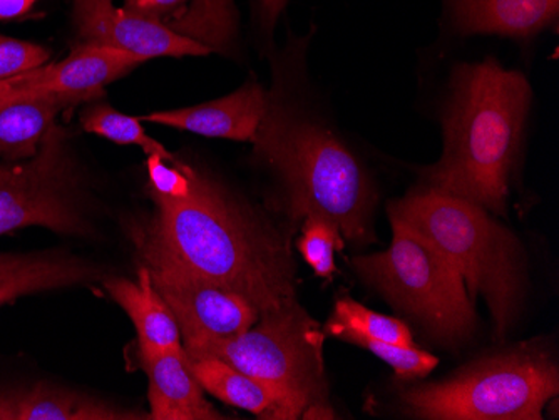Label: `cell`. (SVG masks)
Segmentation results:
<instances>
[{"mask_svg":"<svg viewBox=\"0 0 559 420\" xmlns=\"http://www.w3.org/2000/svg\"><path fill=\"white\" fill-rule=\"evenodd\" d=\"M292 230L194 169L190 194L156 202L128 231L205 280L250 300L260 315L297 299Z\"/></svg>","mask_w":559,"mask_h":420,"instance_id":"6da1fadb","label":"cell"},{"mask_svg":"<svg viewBox=\"0 0 559 420\" xmlns=\"http://www.w3.org/2000/svg\"><path fill=\"white\" fill-rule=\"evenodd\" d=\"M530 105L521 72L495 59L460 65L444 115V153L424 171L427 188L504 215Z\"/></svg>","mask_w":559,"mask_h":420,"instance_id":"7a4b0ae2","label":"cell"},{"mask_svg":"<svg viewBox=\"0 0 559 420\" xmlns=\"http://www.w3.org/2000/svg\"><path fill=\"white\" fill-rule=\"evenodd\" d=\"M253 144L275 177L276 206L290 224L320 215L334 221L352 243L372 240V181L334 131L269 96Z\"/></svg>","mask_w":559,"mask_h":420,"instance_id":"3957f363","label":"cell"},{"mask_svg":"<svg viewBox=\"0 0 559 420\" xmlns=\"http://www.w3.org/2000/svg\"><path fill=\"white\" fill-rule=\"evenodd\" d=\"M389 215L441 253L463 278L471 299L485 297L495 335L504 337L523 290V259L513 233L483 206L432 188L411 191L389 206Z\"/></svg>","mask_w":559,"mask_h":420,"instance_id":"277c9868","label":"cell"},{"mask_svg":"<svg viewBox=\"0 0 559 420\" xmlns=\"http://www.w3.org/2000/svg\"><path fill=\"white\" fill-rule=\"evenodd\" d=\"M185 350L225 360L275 397L272 420L332 419L323 341L325 332L297 299L260 316L235 337L181 334Z\"/></svg>","mask_w":559,"mask_h":420,"instance_id":"5b68a950","label":"cell"},{"mask_svg":"<svg viewBox=\"0 0 559 420\" xmlns=\"http://www.w3.org/2000/svg\"><path fill=\"white\" fill-rule=\"evenodd\" d=\"M558 367L538 353L492 357L461 374L402 392L405 413L429 420H539L556 397Z\"/></svg>","mask_w":559,"mask_h":420,"instance_id":"8992f818","label":"cell"},{"mask_svg":"<svg viewBox=\"0 0 559 420\" xmlns=\"http://www.w3.org/2000/svg\"><path fill=\"white\" fill-rule=\"evenodd\" d=\"M391 224V247L385 252L357 256L355 269L442 341L457 344L469 337L476 312L461 275L411 228L394 218Z\"/></svg>","mask_w":559,"mask_h":420,"instance_id":"52a82bcc","label":"cell"},{"mask_svg":"<svg viewBox=\"0 0 559 420\" xmlns=\"http://www.w3.org/2000/svg\"><path fill=\"white\" fill-rule=\"evenodd\" d=\"M27 227L86 237L93 233L83 180L68 131L50 128L33 158L0 165V237Z\"/></svg>","mask_w":559,"mask_h":420,"instance_id":"ba28073f","label":"cell"},{"mask_svg":"<svg viewBox=\"0 0 559 420\" xmlns=\"http://www.w3.org/2000/svg\"><path fill=\"white\" fill-rule=\"evenodd\" d=\"M138 259L151 281L171 309L181 334L235 337L259 322L257 307L235 291L218 287L193 274L155 244L131 238Z\"/></svg>","mask_w":559,"mask_h":420,"instance_id":"9c48e42d","label":"cell"},{"mask_svg":"<svg viewBox=\"0 0 559 420\" xmlns=\"http://www.w3.org/2000/svg\"><path fill=\"white\" fill-rule=\"evenodd\" d=\"M74 21L83 44L112 47L144 61L212 55L209 47L175 33L158 19L116 8L112 0H74Z\"/></svg>","mask_w":559,"mask_h":420,"instance_id":"30bf717a","label":"cell"},{"mask_svg":"<svg viewBox=\"0 0 559 420\" xmlns=\"http://www.w3.org/2000/svg\"><path fill=\"white\" fill-rule=\"evenodd\" d=\"M144 59L112 47L81 44L55 64H44L0 83V93H40L59 97L69 106L93 101L105 87L126 76Z\"/></svg>","mask_w":559,"mask_h":420,"instance_id":"8fae6325","label":"cell"},{"mask_svg":"<svg viewBox=\"0 0 559 420\" xmlns=\"http://www.w3.org/2000/svg\"><path fill=\"white\" fill-rule=\"evenodd\" d=\"M266 106L269 96L263 87L257 81H248L240 89L216 101L151 112L141 116L140 121L155 122L205 137L253 143Z\"/></svg>","mask_w":559,"mask_h":420,"instance_id":"7c38bea8","label":"cell"},{"mask_svg":"<svg viewBox=\"0 0 559 420\" xmlns=\"http://www.w3.org/2000/svg\"><path fill=\"white\" fill-rule=\"evenodd\" d=\"M105 278L106 269L103 266L71 253L58 250L34 253L0 252V307L14 303L27 295L84 287Z\"/></svg>","mask_w":559,"mask_h":420,"instance_id":"4fadbf2b","label":"cell"},{"mask_svg":"<svg viewBox=\"0 0 559 420\" xmlns=\"http://www.w3.org/2000/svg\"><path fill=\"white\" fill-rule=\"evenodd\" d=\"M136 420L150 419L83 392L37 382L25 387L0 388V420Z\"/></svg>","mask_w":559,"mask_h":420,"instance_id":"5bb4252c","label":"cell"},{"mask_svg":"<svg viewBox=\"0 0 559 420\" xmlns=\"http://www.w3.org/2000/svg\"><path fill=\"white\" fill-rule=\"evenodd\" d=\"M138 362L146 372L150 419L153 420H223L203 395L185 353H138Z\"/></svg>","mask_w":559,"mask_h":420,"instance_id":"9a60e30c","label":"cell"},{"mask_svg":"<svg viewBox=\"0 0 559 420\" xmlns=\"http://www.w3.org/2000/svg\"><path fill=\"white\" fill-rule=\"evenodd\" d=\"M455 33L527 39L558 22L559 0H445Z\"/></svg>","mask_w":559,"mask_h":420,"instance_id":"2e32d148","label":"cell"},{"mask_svg":"<svg viewBox=\"0 0 559 420\" xmlns=\"http://www.w3.org/2000/svg\"><path fill=\"white\" fill-rule=\"evenodd\" d=\"M103 287L133 322L138 353H185L180 325L151 281L146 266L140 265L136 280L106 277Z\"/></svg>","mask_w":559,"mask_h":420,"instance_id":"e0dca14e","label":"cell"},{"mask_svg":"<svg viewBox=\"0 0 559 420\" xmlns=\"http://www.w3.org/2000/svg\"><path fill=\"white\" fill-rule=\"evenodd\" d=\"M68 108V103L49 94L0 93V158H33L59 112Z\"/></svg>","mask_w":559,"mask_h":420,"instance_id":"ac0fdd59","label":"cell"},{"mask_svg":"<svg viewBox=\"0 0 559 420\" xmlns=\"http://www.w3.org/2000/svg\"><path fill=\"white\" fill-rule=\"evenodd\" d=\"M187 363L203 391L228 406L272 420L275 397L265 385L216 357L187 352Z\"/></svg>","mask_w":559,"mask_h":420,"instance_id":"d6986e66","label":"cell"},{"mask_svg":"<svg viewBox=\"0 0 559 420\" xmlns=\"http://www.w3.org/2000/svg\"><path fill=\"white\" fill-rule=\"evenodd\" d=\"M342 331L354 332V334L389 341V344L405 345V347L414 345L413 334L404 322L394 316L373 312L348 297L335 303L334 313L323 328L330 337H334Z\"/></svg>","mask_w":559,"mask_h":420,"instance_id":"ffe728a7","label":"cell"},{"mask_svg":"<svg viewBox=\"0 0 559 420\" xmlns=\"http://www.w3.org/2000/svg\"><path fill=\"white\" fill-rule=\"evenodd\" d=\"M84 130L118 144H133L146 155H162L166 159L176 156L166 149L159 141L147 136L141 127L140 118L122 115L109 105H91L81 116Z\"/></svg>","mask_w":559,"mask_h":420,"instance_id":"44dd1931","label":"cell"},{"mask_svg":"<svg viewBox=\"0 0 559 420\" xmlns=\"http://www.w3.org/2000/svg\"><path fill=\"white\" fill-rule=\"evenodd\" d=\"M297 249L305 263L312 266L316 277L332 280L337 274L335 252L345 249V240L334 221L320 215H310L304 218Z\"/></svg>","mask_w":559,"mask_h":420,"instance_id":"7402d4cb","label":"cell"},{"mask_svg":"<svg viewBox=\"0 0 559 420\" xmlns=\"http://www.w3.org/2000/svg\"><path fill=\"white\" fill-rule=\"evenodd\" d=\"M335 338L357 345L369 350L373 356L384 360L394 369L399 379L426 377L438 367L439 360L432 353L420 350L419 347H405V345L389 344V341L376 340V338L364 337L354 332L342 331L334 335Z\"/></svg>","mask_w":559,"mask_h":420,"instance_id":"603a6c76","label":"cell"},{"mask_svg":"<svg viewBox=\"0 0 559 420\" xmlns=\"http://www.w3.org/2000/svg\"><path fill=\"white\" fill-rule=\"evenodd\" d=\"M147 196L156 202H178L190 194L193 166L162 155H146Z\"/></svg>","mask_w":559,"mask_h":420,"instance_id":"cb8c5ba5","label":"cell"},{"mask_svg":"<svg viewBox=\"0 0 559 420\" xmlns=\"http://www.w3.org/2000/svg\"><path fill=\"white\" fill-rule=\"evenodd\" d=\"M49 58L50 52L39 44L0 36V83L47 64Z\"/></svg>","mask_w":559,"mask_h":420,"instance_id":"d4e9b609","label":"cell"},{"mask_svg":"<svg viewBox=\"0 0 559 420\" xmlns=\"http://www.w3.org/2000/svg\"><path fill=\"white\" fill-rule=\"evenodd\" d=\"M190 0H126L124 8L165 22Z\"/></svg>","mask_w":559,"mask_h":420,"instance_id":"484cf974","label":"cell"},{"mask_svg":"<svg viewBox=\"0 0 559 420\" xmlns=\"http://www.w3.org/2000/svg\"><path fill=\"white\" fill-rule=\"evenodd\" d=\"M37 0H0V21H14L33 11Z\"/></svg>","mask_w":559,"mask_h":420,"instance_id":"4316f807","label":"cell"},{"mask_svg":"<svg viewBox=\"0 0 559 420\" xmlns=\"http://www.w3.org/2000/svg\"><path fill=\"white\" fill-rule=\"evenodd\" d=\"M285 5H287V0H259L260 19L266 29H273L276 19L284 12Z\"/></svg>","mask_w":559,"mask_h":420,"instance_id":"83f0119b","label":"cell"}]
</instances>
